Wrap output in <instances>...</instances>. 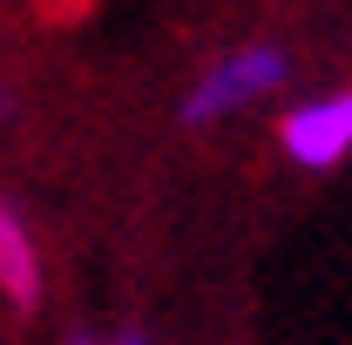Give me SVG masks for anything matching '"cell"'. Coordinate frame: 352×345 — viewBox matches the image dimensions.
<instances>
[{
  "label": "cell",
  "mask_w": 352,
  "mask_h": 345,
  "mask_svg": "<svg viewBox=\"0 0 352 345\" xmlns=\"http://www.w3.org/2000/svg\"><path fill=\"white\" fill-rule=\"evenodd\" d=\"M292 82V54L278 41H251V47H230L217 54L197 82L183 88V102H176V122L183 129H210L223 115H237V109H251L264 95H278V88Z\"/></svg>",
  "instance_id": "cell-1"
},
{
  "label": "cell",
  "mask_w": 352,
  "mask_h": 345,
  "mask_svg": "<svg viewBox=\"0 0 352 345\" xmlns=\"http://www.w3.org/2000/svg\"><path fill=\"white\" fill-rule=\"evenodd\" d=\"M278 149L298 170H339L352 156V88H332V95H311L298 109H285Z\"/></svg>",
  "instance_id": "cell-2"
},
{
  "label": "cell",
  "mask_w": 352,
  "mask_h": 345,
  "mask_svg": "<svg viewBox=\"0 0 352 345\" xmlns=\"http://www.w3.org/2000/svg\"><path fill=\"white\" fill-rule=\"evenodd\" d=\"M0 298L14 311H34L41 304V251H34V230L28 216L0 197Z\"/></svg>",
  "instance_id": "cell-3"
},
{
  "label": "cell",
  "mask_w": 352,
  "mask_h": 345,
  "mask_svg": "<svg viewBox=\"0 0 352 345\" xmlns=\"http://www.w3.org/2000/svg\"><path fill=\"white\" fill-rule=\"evenodd\" d=\"M109 345H156V339H149L142 325H116V339H109Z\"/></svg>",
  "instance_id": "cell-4"
},
{
  "label": "cell",
  "mask_w": 352,
  "mask_h": 345,
  "mask_svg": "<svg viewBox=\"0 0 352 345\" xmlns=\"http://www.w3.org/2000/svg\"><path fill=\"white\" fill-rule=\"evenodd\" d=\"M14 109H21V102H14V88H7V75H0V122H14Z\"/></svg>",
  "instance_id": "cell-5"
},
{
  "label": "cell",
  "mask_w": 352,
  "mask_h": 345,
  "mask_svg": "<svg viewBox=\"0 0 352 345\" xmlns=\"http://www.w3.org/2000/svg\"><path fill=\"white\" fill-rule=\"evenodd\" d=\"M61 345H102V339H95V332H68Z\"/></svg>",
  "instance_id": "cell-6"
}]
</instances>
